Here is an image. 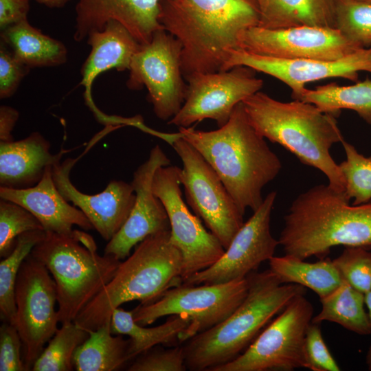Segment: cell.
Segmentation results:
<instances>
[{"label": "cell", "mask_w": 371, "mask_h": 371, "mask_svg": "<svg viewBox=\"0 0 371 371\" xmlns=\"http://www.w3.org/2000/svg\"><path fill=\"white\" fill-rule=\"evenodd\" d=\"M276 192H269L262 203L234 236L223 256L210 267L185 280L182 284H215L245 278L273 256L278 240L270 229Z\"/></svg>", "instance_id": "cell-16"}, {"label": "cell", "mask_w": 371, "mask_h": 371, "mask_svg": "<svg viewBox=\"0 0 371 371\" xmlns=\"http://www.w3.org/2000/svg\"><path fill=\"white\" fill-rule=\"evenodd\" d=\"M180 42L164 29L157 31L147 44L133 56L127 86L139 89L144 85L156 116L170 120L182 107L187 91L182 79Z\"/></svg>", "instance_id": "cell-12"}, {"label": "cell", "mask_w": 371, "mask_h": 371, "mask_svg": "<svg viewBox=\"0 0 371 371\" xmlns=\"http://www.w3.org/2000/svg\"><path fill=\"white\" fill-rule=\"evenodd\" d=\"M269 269L282 284L293 283L307 287L322 299L337 289L343 278L333 260L321 258L308 262L293 256H273Z\"/></svg>", "instance_id": "cell-28"}, {"label": "cell", "mask_w": 371, "mask_h": 371, "mask_svg": "<svg viewBox=\"0 0 371 371\" xmlns=\"http://www.w3.org/2000/svg\"><path fill=\"white\" fill-rule=\"evenodd\" d=\"M30 254L51 273L56 287L58 320L74 322L113 277L121 260L100 255L89 234L45 232Z\"/></svg>", "instance_id": "cell-7"}, {"label": "cell", "mask_w": 371, "mask_h": 371, "mask_svg": "<svg viewBox=\"0 0 371 371\" xmlns=\"http://www.w3.org/2000/svg\"><path fill=\"white\" fill-rule=\"evenodd\" d=\"M36 229H43V227L30 212L16 203L1 199V258L8 256L12 251L19 236Z\"/></svg>", "instance_id": "cell-35"}, {"label": "cell", "mask_w": 371, "mask_h": 371, "mask_svg": "<svg viewBox=\"0 0 371 371\" xmlns=\"http://www.w3.org/2000/svg\"><path fill=\"white\" fill-rule=\"evenodd\" d=\"M278 242L285 255L302 260L324 258L339 245L371 249V201L350 205L345 192L316 185L292 202Z\"/></svg>", "instance_id": "cell-3"}, {"label": "cell", "mask_w": 371, "mask_h": 371, "mask_svg": "<svg viewBox=\"0 0 371 371\" xmlns=\"http://www.w3.org/2000/svg\"><path fill=\"white\" fill-rule=\"evenodd\" d=\"M236 66H246L278 79L291 89V97L296 100L306 89V83L330 78L357 82L359 72L371 74V47L361 48L334 60H284L234 49L230 52L221 71Z\"/></svg>", "instance_id": "cell-17"}, {"label": "cell", "mask_w": 371, "mask_h": 371, "mask_svg": "<svg viewBox=\"0 0 371 371\" xmlns=\"http://www.w3.org/2000/svg\"><path fill=\"white\" fill-rule=\"evenodd\" d=\"M89 333V337L74 352L73 364L76 370H117L131 360L130 339L113 334L110 322Z\"/></svg>", "instance_id": "cell-27"}, {"label": "cell", "mask_w": 371, "mask_h": 371, "mask_svg": "<svg viewBox=\"0 0 371 371\" xmlns=\"http://www.w3.org/2000/svg\"><path fill=\"white\" fill-rule=\"evenodd\" d=\"M22 341L14 325L3 322L0 327V370L27 371Z\"/></svg>", "instance_id": "cell-39"}, {"label": "cell", "mask_w": 371, "mask_h": 371, "mask_svg": "<svg viewBox=\"0 0 371 371\" xmlns=\"http://www.w3.org/2000/svg\"><path fill=\"white\" fill-rule=\"evenodd\" d=\"M157 346L142 352L128 366L129 371H183L186 370L183 347L168 349Z\"/></svg>", "instance_id": "cell-37"}, {"label": "cell", "mask_w": 371, "mask_h": 371, "mask_svg": "<svg viewBox=\"0 0 371 371\" xmlns=\"http://www.w3.org/2000/svg\"><path fill=\"white\" fill-rule=\"evenodd\" d=\"M320 302L321 311L313 317L312 323L328 321L360 335L371 334V322L364 308V293L344 278L340 285Z\"/></svg>", "instance_id": "cell-30"}, {"label": "cell", "mask_w": 371, "mask_h": 371, "mask_svg": "<svg viewBox=\"0 0 371 371\" xmlns=\"http://www.w3.org/2000/svg\"><path fill=\"white\" fill-rule=\"evenodd\" d=\"M180 168H158L152 190L163 203L170 225V241L183 256L182 282L192 275L214 265L224 254L219 240L203 227L199 217L185 203L181 190Z\"/></svg>", "instance_id": "cell-13"}, {"label": "cell", "mask_w": 371, "mask_h": 371, "mask_svg": "<svg viewBox=\"0 0 371 371\" xmlns=\"http://www.w3.org/2000/svg\"><path fill=\"white\" fill-rule=\"evenodd\" d=\"M49 166L40 181L24 189L0 186V198L16 203L30 212L41 223L45 232L71 234L73 226L84 230L93 227L78 207L67 201L58 190Z\"/></svg>", "instance_id": "cell-21"}, {"label": "cell", "mask_w": 371, "mask_h": 371, "mask_svg": "<svg viewBox=\"0 0 371 371\" xmlns=\"http://www.w3.org/2000/svg\"><path fill=\"white\" fill-rule=\"evenodd\" d=\"M242 102L258 133L280 144L301 163L319 170L331 188L345 192V179L330 153L331 147L344 139L336 116L311 103L281 102L260 91Z\"/></svg>", "instance_id": "cell-4"}, {"label": "cell", "mask_w": 371, "mask_h": 371, "mask_svg": "<svg viewBox=\"0 0 371 371\" xmlns=\"http://www.w3.org/2000/svg\"><path fill=\"white\" fill-rule=\"evenodd\" d=\"M170 164L169 158L156 145L148 159L136 169L131 182L135 194L133 207L124 225L108 241L104 254L119 260L126 259L133 247L148 236L170 229L166 210L152 190L156 170Z\"/></svg>", "instance_id": "cell-18"}, {"label": "cell", "mask_w": 371, "mask_h": 371, "mask_svg": "<svg viewBox=\"0 0 371 371\" xmlns=\"http://www.w3.org/2000/svg\"><path fill=\"white\" fill-rule=\"evenodd\" d=\"M110 322L113 334L129 337L131 359L159 344L186 341L191 324L187 317L173 315L161 325L146 328L135 321L132 311L120 307L113 310Z\"/></svg>", "instance_id": "cell-26"}, {"label": "cell", "mask_w": 371, "mask_h": 371, "mask_svg": "<svg viewBox=\"0 0 371 371\" xmlns=\"http://www.w3.org/2000/svg\"><path fill=\"white\" fill-rule=\"evenodd\" d=\"M2 41L29 68L52 67L67 61V51L60 41L43 34L27 19L2 30Z\"/></svg>", "instance_id": "cell-25"}, {"label": "cell", "mask_w": 371, "mask_h": 371, "mask_svg": "<svg viewBox=\"0 0 371 371\" xmlns=\"http://www.w3.org/2000/svg\"><path fill=\"white\" fill-rule=\"evenodd\" d=\"M19 117V111L9 106H0V142H8L14 140L12 135L14 126Z\"/></svg>", "instance_id": "cell-42"}, {"label": "cell", "mask_w": 371, "mask_h": 371, "mask_svg": "<svg viewBox=\"0 0 371 371\" xmlns=\"http://www.w3.org/2000/svg\"><path fill=\"white\" fill-rule=\"evenodd\" d=\"M248 293L225 319L187 339L183 347L190 370L213 371L232 361L256 339L260 330L296 295H305L297 284H282L270 269L247 275Z\"/></svg>", "instance_id": "cell-5"}, {"label": "cell", "mask_w": 371, "mask_h": 371, "mask_svg": "<svg viewBox=\"0 0 371 371\" xmlns=\"http://www.w3.org/2000/svg\"><path fill=\"white\" fill-rule=\"evenodd\" d=\"M179 132L216 171L243 215L247 208L258 209L263 188L278 176L282 164L249 122L243 102L216 130L189 126Z\"/></svg>", "instance_id": "cell-2"}, {"label": "cell", "mask_w": 371, "mask_h": 371, "mask_svg": "<svg viewBox=\"0 0 371 371\" xmlns=\"http://www.w3.org/2000/svg\"><path fill=\"white\" fill-rule=\"evenodd\" d=\"M39 3L49 8H61L69 0H36Z\"/></svg>", "instance_id": "cell-43"}, {"label": "cell", "mask_w": 371, "mask_h": 371, "mask_svg": "<svg viewBox=\"0 0 371 371\" xmlns=\"http://www.w3.org/2000/svg\"><path fill=\"white\" fill-rule=\"evenodd\" d=\"M304 350L308 369L312 371L341 370L324 340L319 324L311 322L308 326Z\"/></svg>", "instance_id": "cell-38"}, {"label": "cell", "mask_w": 371, "mask_h": 371, "mask_svg": "<svg viewBox=\"0 0 371 371\" xmlns=\"http://www.w3.org/2000/svg\"><path fill=\"white\" fill-rule=\"evenodd\" d=\"M365 304L368 309V316L371 322V291L364 294Z\"/></svg>", "instance_id": "cell-44"}, {"label": "cell", "mask_w": 371, "mask_h": 371, "mask_svg": "<svg viewBox=\"0 0 371 371\" xmlns=\"http://www.w3.org/2000/svg\"><path fill=\"white\" fill-rule=\"evenodd\" d=\"M1 41L0 47V98L12 96L29 67L19 60Z\"/></svg>", "instance_id": "cell-40"}, {"label": "cell", "mask_w": 371, "mask_h": 371, "mask_svg": "<svg viewBox=\"0 0 371 371\" xmlns=\"http://www.w3.org/2000/svg\"><path fill=\"white\" fill-rule=\"evenodd\" d=\"M258 26L282 29L298 26L335 28L336 0H256Z\"/></svg>", "instance_id": "cell-24"}, {"label": "cell", "mask_w": 371, "mask_h": 371, "mask_svg": "<svg viewBox=\"0 0 371 371\" xmlns=\"http://www.w3.org/2000/svg\"><path fill=\"white\" fill-rule=\"evenodd\" d=\"M366 363L369 370H371V346L368 351L366 356Z\"/></svg>", "instance_id": "cell-45"}, {"label": "cell", "mask_w": 371, "mask_h": 371, "mask_svg": "<svg viewBox=\"0 0 371 371\" xmlns=\"http://www.w3.org/2000/svg\"><path fill=\"white\" fill-rule=\"evenodd\" d=\"M14 326L21 337L23 359L32 370L58 328L55 282L47 267L30 254L23 262L15 286Z\"/></svg>", "instance_id": "cell-11"}, {"label": "cell", "mask_w": 371, "mask_h": 371, "mask_svg": "<svg viewBox=\"0 0 371 371\" xmlns=\"http://www.w3.org/2000/svg\"><path fill=\"white\" fill-rule=\"evenodd\" d=\"M29 0H0V27H6L27 19Z\"/></svg>", "instance_id": "cell-41"}, {"label": "cell", "mask_w": 371, "mask_h": 371, "mask_svg": "<svg viewBox=\"0 0 371 371\" xmlns=\"http://www.w3.org/2000/svg\"><path fill=\"white\" fill-rule=\"evenodd\" d=\"M43 229L25 232L16 238L12 251L0 262V315L3 322L14 325L15 286L23 262L45 236Z\"/></svg>", "instance_id": "cell-31"}, {"label": "cell", "mask_w": 371, "mask_h": 371, "mask_svg": "<svg viewBox=\"0 0 371 371\" xmlns=\"http://www.w3.org/2000/svg\"><path fill=\"white\" fill-rule=\"evenodd\" d=\"M89 336V333L74 322L62 324L34 362L32 370H73L74 352Z\"/></svg>", "instance_id": "cell-32"}, {"label": "cell", "mask_w": 371, "mask_h": 371, "mask_svg": "<svg viewBox=\"0 0 371 371\" xmlns=\"http://www.w3.org/2000/svg\"><path fill=\"white\" fill-rule=\"evenodd\" d=\"M363 247H345L333 262L341 277L366 293L371 291V251Z\"/></svg>", "instance_id": "cell-36"}, {"label": "cell", "mask_w": 371, "mask_h": 371, "mask_svg": "<svg viewBox=\"0 0 371 371\" xmlns=\"http://www.w3.org/2000/svg\"><path fill=\"white\" fill-rule=\"evenodd\" d=\"M246 278L215 284H181L166 291L153 302L132 310L141 326L154 323L166 315L187 317L191 322L186 340L223 322L243 302L248 293Z\"/></svg>", "instance_id": "cell-8"}, {"label": "cell", "mask_w": 371, "mask_h": 371, "mask_svg": "<svg viewBox=\"0 0 371 371\" xmlns=\"http://www.w3.org/2000/svg\"><path fill=\"white\" fill-rule=\"evenodd\" d=\"M159 21L181 45L186 78L221 71L243 34L258 25L260 11L256 0H162Z\"/></svg>", "instance_id": "cell-1"}, {"label": "cell", "mask_w": 371, "mask_h": 371, "mask_svg": "<svg viewBox=\"0 0 371 371\" xmlns=\"http://www.w3.org/2000/svg\"><path fill=\"white\" fill-rule=\"evenodd\" d=\"M171 146L183 163L179 179L188 205L225 250L243 225V214L216 171L194 147L181 135Z\"/></svg>", "instance_id": "cell-10"}, {"label": "cell", "mask_w": 371, "mask_h": 371, "mask_svg": "<svg viewBox=\"0 0 371 371\" xmlns=\"http://www.w3.org/2000/svg\"><path fill=\"white\" fill-rule=\"evenodd\" d=\"M255 71L236 66L227 71L188 76L184 103L168 124L189 127L211 119L219 127L225 125L238 104L262 89L263 81L256 77Z\"/></svg>", "instance_id": "cell-14"}, {"label": "cell", "mask_w": 371, "mask_h": 371, "mask_svg": "<svg viewBox=\"0 0 371 371\" xmlns=\"http://www.w3.org/2000/svg\"><path fill=\"white\" fill-rule=\"evenodd\" d=\"M87 37L91 49L82 67L80 84L85 87L86 102L91 108L95 106L91 87L95 78L111 69H129L132 58L141 44L116 21H109L102 30L92 32Z\"/></svg>", "instance_id": "cell-23"}, {"label": "cell", "mask_w": 371, "mask_h": 371, "mask_svg": "<svg viewBox=\"0 0 371 371\" xmlns=\"http://www.w3.org/2000/svg\"><path fill=\"white\" fill-rule=\"evenodd\" d=\"M313 311L304 295L295 296L243 353L213 371L308 369L304 341Z\"/></svg>", "instance_id": "cell-9"}, {"label": "cell", "mask_w": 371, "mask_h": 371, "mask_svg": "<svg viewBox=\"0 0 371 371\" xmlns=\"http://www.w3.org/2000/svg\"><path fill=\"white\" fill-rule=\"evenodd\" d=\"M63 154H52L49 142L38 132L18 141L0 142V186L24 189L36 185Z\"/></svg>", "instance_id": "cell-22"}, {"label": "cell", "mask_w": 371, "mask_h": 371, "mask_svg": "<svg viewBox=\"0 0 371 371\" xmlns=\"http://www.w3.org/2000/svg\"><path fill=\"white\" fill-rule=\"evenodd\" d=\"M76 159L67 158L52 166L54 183L63 198L87 217L101 237L109 241L120 230L133 207L135 194L131 183L111 181L96 194L82 192L72 183L70 172Z\"/></svg>", "instance_id": "cell-19"}, {"label": "cell", "mask_w": 371, "mask_h": 371, "mask_svg": "<svg viewBox=\"0 0 371 371\" xmlns=\"http://www.w3.org/2000/svg\"><path fill=\"white\" fill-rule=\"evenodd\" d=\"M360 1H363L371 3V0H360Z\"/></svg>", "instance_id": "cell-46"}, {"label": "cell", "mask_w": 371, "mask_h": 371, "mask_svg": "<svg viewBox=\"0 0 371 371\" xmlns=\"http://www.w3.org/2000/svg\"><path fill=\"white\" fill-rule=\"evenodd\" d=\"M346 159L339 164L346 182L345 193L352 205L371 201V156L365 157L355 147L342 139Z\"/></svg>", "instance_id": "cell-33"}, {"label": "cell", "mask_w": 371, "mask_h": 371, "mask_svg": "<svg viewBox=\"0 0 371 371\" xmlns=\"http://www.w3.org/2000/svg\"><path fill=\"white\" fill-rule=\"evenodd\" d=\"M170 229L148 236L119 265L113 277L81 311L74 322L89 332L110 322L114 309L138 300L149 304L182 284L183 256Z\"/></svg>", "instance_id": "cell-6"}, {"label": "cell", "mask_w": 371, "mask_h": 371, "mask_svg": "<svg viewBox=\"0 0 371 371\" xmlns=\"http://www.w3.org/2000/svg\"><path fill=\"white\" fill-rule=\"evenodd\" d=\"M162 0H78L74 38L80 42L109 21H116L141 44L164 29L159 21Z\"/></svg>", "instance_id": "cell-20"}, {"label": "cell", "mask_w": 371, "mask_h": 371, "mask_svg": "<svg viewBox=\"0 0 371 371\" xmlns=\"http://www.w3.org/2000/svg\"><path fill=\"white\" fill-rule=\"evenodd\" d=\"M363 48L336 28L298 26L268 29L260 26L246 30L239 49L249 53L284 60H334Z\"/></svg>", "instance_id": "cell-15"}, {"label": "cell", "mask_w": 371, "mask_h": 371, "mask_svg": "<svg viewBox=\"0 0 371 371\" xmlns=\"http://www.w3.org/2000/svg\"><path fill=\"white\" fill-rule=\"evenodd\" d=\"M311 103L322 111L338 116L342 109L355 111L366 123L371 125V80L349 86H339L335 82L305 89L296 99Z\"/></svg>", "instance_id": "cell-29"}, {"label": "cell", "mask_w": 371, "mask_h": 371, "mask_svg": "<svg viewBox=\"0 0 371 371\" xmlns=\"http://www.w3.org/2000/svg\"><path fill=\"white\" fill-rule=\"evenodd\" d=\"M335 28L350 41L365 47L371 44V3L336 0Z\"/></svg>", "instance_id": "cell-34"}]
</instances>
